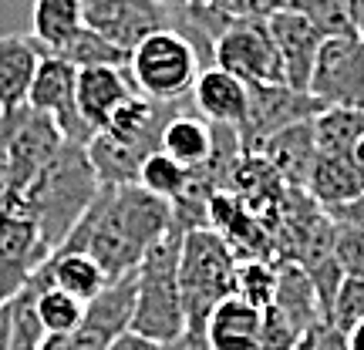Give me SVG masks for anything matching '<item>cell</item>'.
<instances>
[{
  "label": "cell",
  "instance_id": "1",
  "mask_svg": "<svg viewBox=\"0 0 364 350\" xmlns=\"http://www.w3.org/2000/svg\"><path fill=\"white\" fill-rule=\"evenodd\" d=\"M176 226L172 202L152 195L139 182L102 185L91 209L71 229L61 249H78L98 260L108 283L139 270L145 253ZM58 253V249H54Z\"/></svg>",
  "mask_w": 364,
  "mask_h": 350
},
{
  "label": "cell",
  "instance_id": "2",
  "mask_svg": "<svg viewBox=\"0 0 364 350\" xmlns=\"http://www.w3.org/2000/svg\"><path fill=\"white\" fill-rule=\"evenodd\" d=\"M98 192H102V182L91 169L88 145L65 142L27 185L21 209L38 222L44 246L48 253H54L91 209Z\"/></svg>",
  "mask_w": 364,
  "mask_h": 350
},
{
  "label": "cell",
  "instance_id": "3",
  "mask_svg": "<svg viewBox=\"0 0 364 350\" xmlns=\"http://www.w3.org/2000/svg\"><path fill=\"white\" fill-rule=\"evenodd\" d=\"M182 229L179 222L145 253L135 270V313H132V334L169 344L186 330V307L179 290V256H182Z\"/></svg>",
  "mask_w": 364,
  "mask_h": 350
},
{
  "label": "cell",
  "instance_id": "4",
  "mask_svg": "<svg viewBox=\"0 0 364 350\" xmlns=\"http://www.w3.org/2000/svg\"><path fill=\"white\" fill-rule=\"evenodd\" d=\"M236 253L216 229L199 226L182 236L179 290L186 307V330H203L213 307L236 293Z\"/></svg>",
  "mask_w": 364,
  "mask_h": 350
},
{
  "label": "cell",
  "instance_id": "5",
  "mask_svg": "<svg viewBox=\"0 0 364 350\" xmlns=\"http://www.w3.org/2000/svg\"><path fill=\"white\" fill-rule=\"evenodd\" d=\"M61 145H65V135L54 125L51 115H44L31 104L0 111V175L7 189L4 209H21L27 185Z\"/></svg>",
  "mask_w": 364,
  "mask_h": 350
},
{
  "label": "cell",
  "instance_id": "6",
  "mask_svg": "<svg viewBox=\"0 0 364 350\" xmlns=\"http://www.w3.org/2000/svg\"><path fill=\"white\" fill-rule=\"evenodd\" d=\"M199 71H203V61L196 48L176 31H159L152 38H145L132 51L129 61L135 91L166 104H179L186 94H193Z\"/></svg>",
  "mask_w": 364,
  "mask_h": 350
},
{
  "label": "cell",
  "instance_id": "7",
  "mask_svg": "<svg viewBox=\"0 0 364 350\" xmlns=\"http://www.w3.org/2000/svg\"><path fill=\"white\" fill-rule=\"evenodd\" d=\"M81 13L85 27L125 51H135L145 38L176 31L179 24V4L162 0H81Z\"/></svg>",
  "mask_w": 364,
  "mask_h": 350
},
{
  "label": "cell",
  "instance_id": "8",
  "mask_svg": "<svg viewBox=\"0 0 364 350\" xmlns=\"http://www.w3.org/2000/svg\"><path fill=\"white\" fill-rule=\"evenodd\" d=\"M213 65L247 84H284V67H280L270 24L260 17L226 27L223 38L213 44Z\"/></svg>",
  "mask_w": 364,
  "mask_h": 350
},
{
  "label": "cell",
  "instance_id": "9",
  "mask_svg": "<svg viewBox=\"0 0 364 350\" xmlns=\"http://www.w3.org/2000/svg\"><path fill=\"white\" fill-rule=\"evenodd\" d=\"M324 111V104L311 91H297L290 84H250L247 121L240 128L243 152H260L273 135H280L290 125L311 121Z\"/></svg>",
  "mask_w": 364,
  "mask_h": 350
},
{
  "label": "cell",
  "instance_id": "10",
  "mask_svg": "<svg viewBox=\"0 0 364 350\" xmlns=\"http://www.w3.org/2000/svg\"><path fill=\"white\" fill-rule=\"evenodd\" d=\"M307 91L324 108L364 111V44L358 34L324 38Z\"/></svg>",
  "mask_w": 364,
  "mask_h": 350
},
{
  "label": "cell",
  "instance_id": "11",
  "mask_svg": "<svg viewBox=\"0 0 364 350\" xmlns=\"http://www.w3.org/2000/svg\"><path fill=\"white\" fill-rule=\"evenodd\" d=\"M75 88H78V67L71 65V61H65V58H58V54L41 51L27 104L44 111V115H51L54 125L65 135V142L88 145L95 128L81 118L78 102H75Z\"/></svg>",
  "mask_w": 364,
  "mask_h": 350
},
{
  "label": "cell",
  "instance_id": "12",
  "mask_svg": "<svg viewBox=\"0 0 364 350\" xmlns=\"http://www.w3.org/2000/svg\"><path fill=\"white\" fill-rule=\"evenodd\" d=\"M48 256L38 222L21 209H0V303H11Z\"/></svg>",
  "mask_w": 364,
  "mask_h": 350
},
{
  "label": "cell",
  "instance_id": "13",
  "mask_svg": "<svg viewBox=\"0 0 364 350\" xmlns=\"http://www.w3.org/2000/svg\"><path fill=\"white\" fill-rule=\"evenodd\" d=\"M273 34V44H277V54H280V67H284V84L297 91L311 88V75L314 65H317V51L324 44V34L304 21L300 13H294L290 7L277 11L273 17H267Z\"/></svg>",
  "mask_w": 364,
  "mask_h": 350
},
{
  "label": "cell",
  "instance_id": "14",
  "mask_svg": "<svg viewBox=\"0 0 364 350\" xmlns=\"http://www.w3.org/2000/svg\"><path fill=\"white\" fill-rule=\"evenodd\" d=\"M193 102H196V111L206 121L226 125V128H233L240 135L243 121H247V108H250V84L216 65L203 67L199 78H196Z\"/></svg>",
  "mask_w": 364,
  "mask_h": 350
},
{
  "label": "cell",
  "instance_id": "15",
  "mask_svg": "<svg viewBox=\"0 0 364 350\" xmlns=\"http://www.w3.org/2000/svg\"><path fill=\"white\" fill-rule=\"evenodd\" d=\"M132 94H135V84H132L129 67H78L75 102H78L81 118L95 131H102L118 104H125Z\"/></svg>",
  "mask_w": 364,
  "mask_h": 350
},
{
  "label": "cell",
  "instance_id": "16",
  "mask_svg": "<svg viewBox=\"0 0 364 350\" xmlns=\"http://www.w3.org/2000/svg\"><path fill=\"white\" fill-rule=\"evenodd\" d=\"M203 334L213 350H263V310L233 293L213 307Z\"/></svg>",
  "mask_w": 364,
  "mask_h": 350
},
{
  "label": "cell",
  "instance_id": "17",
  "mask_svg": "<svg viewBox=\"0 0 364 350\" xmlns=\"http://www.w3.org/2000/svg\"><path fill=\"white\" fill-rule=\"evenodd\" d=\"M260 155L273 165V172L280 175L287 189H304L311 182L314 162H317V135H314V118L290 125L280 135H273L270 142L260 148Z\"/></svg>",
  "mask_w": 364,
  "mask_h": 350
},
{
  "label": "cell",
  "instance_id": "18",
  "mask_svg": "<svg viewBox=\"0 0 364 350\" xmlns=\"http://www.w3.org/2000/svg\"><path fill=\"white\" fill-rule=\"evenodd\" d=\"M38 61L41 48L34 38H27V34L0 38V111H14V108L27 104Z\"/></svg>",
  "mask_w": 364,
  "mask_h": 350
},
{
  "label": "cell",
  "instance_id": "19",
  "mask_svg": "<svg viewBox=\"0 0 364 350\" xmlns=\"http://www.w3.org/2000/svg\"><path fill=\"white\" fill-rule=\"evenodd\" d=\"M132 313H135V273L112 280L98 297L85 307V320L81 330L95 334L105 344H115L122 334H129L132 327Z\"/></svg>",
  "mask_w": 364,
  "mask_h": 350
},
{
  "label": "cell",
  "instance_id": "20",
  "mask_svg": "<svg viewBox=\"0 0 364 350\" xmlns=\"http://www.w3.org/2000/svg\"><path fill=\"white\" fill-rule=\"evenodd\" d=\"M307 195L321 209H327V212L348 206L358 195H364V175L358 169L354 155H327V152H317L311 182H307Z\"/></svg>",
  "mask_w": 364,
  "mask_h": 350
},
{
  "label": "cell",
  "instance_id": "21",
  "mask_svg": "<svg viewBox=\"0 0 364 350\" xmlns=\"http://www.w3.org/2000/svg\"><path fill=\"white\" fill-rule=\"evenodd\" d=\"M38 273L48 286L65 290L68 297L81 300L85 307L108 286V276L98 266V260L88 256V253H78V249H58V253H51Z\"/></svg>",
  "mask_w": 364,
  "mask_h": 350
},
{
  "label": "cell",
  "instance_id": "22",
  "mask_svg": "<svg viewBox=\"0 0 364 350\" xmlns=\"http://www.w3.org/2000/svg\"><path fill=\"white\" fill-rule=\"evenodd\" d=\"M159 148L172 155L176 162H182L186 169H203L209 158H213V148H216V125L206 121L203 115H176L169 118V125L162 128V142Z\"/></svg>",
  "mask_w": 364,
  "mask_h": 350
},
{
  "label": "cell",
  "instance_id": "23",
  "mask_svg": "<svg viewBox=\"0 0 364 350\" xmlns=\"http://www.w3.org/2000/svg\"><path fill=\"white\" fill-rule=\"evenodd\" d=\"M152 155L139 145H129L108 135V131H95L88 142V158L91 169L98 175L102 185H132L139 182V172H142V162Z\"/></svg>",
  "mask_w": 364,
  "mask_h": 350
},
{
  "label": "cell",
  "instance_id": "24",
  "mask_svg": "<svg viewBox=\"0 0 364 350\" xmlns=\"http://www.w3.org/2000/svg\"><path fill=\"white\" fill-rule=\"evenodd\" d=\"M31 27L41 51H58L85 27V13H81V0H34V13H31Z\"/></svg>",
  "mask_w": 364,
  "mask_h": 350
},
{
  "label": "cell",
  "instance_id": "25",
  "mask_svg": "<svg viewBox=\"0 0 364 350\" xmlns=\"http://www.w3.org/2000/svg\"><path fill=\"white\" fill-rule=\"evenodd\" d=\"M317 152L327 155H354L358 142L364 138V111L358 108H324L314 118Z\"/></svg>",
  "mask_w": 364,
  "mask_h": 350
},
{
  "label": "cell",
  "instance_id": "26",
  "mask_svg": "<svg viewBox=\"0 0 364 350\" xmlns=\"http://www.w3.org/2000/svg\"><path fill=\"white\" fill-rule=\"evenodd\" d=\"M27 283H34V290H38V313L48 337H65V334L78 330L81 320H85V303L81 300L68 297L65 290H58V286H48L41 280V273H34Z\"/></svg>",
  "mask_w": 364,
  "mask_h": 350
},
{
  "label": "cell",
  "instance_id": "27",
  "mask_svg": "<svg viewBox=\"0 0 364 350\" xmlns=\"http://www.w3.org/2000/svg\"><path fill=\"white\" fill-rule=\"evenodd\" d=\"M48 54H58V58L71 61L75 67H129V61H132V51L112 44V40L102 38V34H95L91 27H81L65 48L48 51Z\"/></svg>",
  "mask_w": 364,
  "mask_h": 350
},
{
  "label": "cell",
  "instance_id": "28",
  "mask_svg": "<svg viewBox=\"0 0 364 350\" xmlns=\"http://www.w3.org/2000/svg\"><path fill=\"white\" fill-rule=\"evenodd\" d=\"M189 182H193V169H186L182 162H176L172 155H166L162 148L145 158L142 172H139V185L149 189L152 195H159V199L172 202V206L189 192Z\"/></svg>",
  "mask_w": 364,
  "mask_h": 350
},
{
  "label": "cell",
  "instance_id": "29",
  "mask_svg": "<svg viewBox=\"0 0 364 350\" xmlns=\"http://www.w3.org/2000/svg\"><path fill=\"white\" fill-rule=\"evenodd\" d=\"M48 340V330L38 313V290L27 283L11 300V350H41Z\"/></svg>",
  "mask_w": 364,
  "mask_h": 350
},
{
  "label": "cell",
  "instance_id": "30",
  "mask_svg": "<svg viewBox=\"0 0 364 350\" xmlns=\"http://www.w3.org/2000/svg\"><path fill=\"white\" fill-rule=\"evenodd\" d=\"M277 280H280V263L277 260H240L236 263V297H243L247 303L267 310L277 293Z\"/></svg>",
  "mask_w": 364,
  "mask_h": 350
},
{
  "label": "cell",
  "instance_id": "31",
  "mask_svg": "<svg viewBox=\"0 0 364 350\" xmlns=\"http://www.w3.org/2000/svg\"><path fill=\"white\" fill-rule=\"evenodd\" d=\"M287 7H290L294 13H300L304 21H311L324 38H344V34H354L351 0H290Z\"/></svg>",
  "mask_w": 364,
  "mask_h": 350
},
{
  "label": "cell",
  "instance_id": "32",
  "mask_svg": "<svg viewBox=\"0 0 364 350\" xmlns=\"http://www.w3.org/2000/svg\"><path fill=\"white\" fill-rule=\"evenodd\" d=\"M364 320V280L358 276H344L334 293V303L327 310V324H334L338 330L351 334L354 327Z\"/></svg>",
  "mask_w": 364,
  "mask_h": 350
},
{
  "label": "cell",
  "instance_id": "33",
  "mask_svg": "<svg viewBox=\"0 0 364 350\" xmlns=\"http://www.w3.org/2000/svg\"><path fill=\"white\" fill-rule=\"evenodd\" d=\"M334 256H338L344 276L364 280V233L361 229H354L351 222L334 219Z\"/></svg>",
  "mask_w": 364,
  "mask_h": 350
},
{
  "label": "cell",
  "instance_id": "34",
  "mask_svg": "<svg viewBox=\"0 0 364 350\" xmlns=\"http://www.w3.org/2000/svg\"><path fill=\"white\" fill-rule=\"evenodd\" d=\"M220 11H226L233 21H250V17H273L277 11H284L290 0H213Z\"/></svg>",
  "mask_w": 364,
  "mask_h": 350
},
{
  "label": "cell",
  "instance_id": "35",
  "mask_svg": "<svg viewBox=\"0 0 364 350\" xmlns=\"http://www.w3.org/2000/svg\"><path fill=\"white\" fill-rule=\"evenodd\" d=\"M108 347L112 344H105V340H98L95 334L78 327L75 334H65V337H48L41 350H108Z\"/></svg>",
  "mask_w": 364,
  "mask_h": 350
},
{
  "label": "cell",
  "instance_id": "36",
  "mask_svg": "<svg viewBox=\"0 0 364 350\" xmlns=\"http://www.w3.org/2000/svg\"><path fill=\"white\" fill-rule=\"evenodd\" d=\"M311 350H351V344H348V334H344V330H338L334 324L321 320V324L311 330Z\"/></svg>",
  "mask_w": 364,
  "mask_h": 350
},
{
  "label": "cell",
  "instance_id": "37",
  "mask_svg": "<svg viewBox=\"0 0 364 350\" xmlns=\"http://www.w3.org/2000/svg\"><path fill=\"white\" fill-rule=\"evenodd\" d=\"M159 350H213L206 344V334L203 330H182L176 340H169V344H162Z\"/></svg>",
  "mask_w": 364,
  "mask_h": 350
},
{
  "label": "cell",
  "instance_id": "38",
  "mask_svg": "<svg viewBox=\"0 0 364 350\" xmlns=\"http://www.w3.org/2000/svg\"><path fill=\"white\" fill-rule=\"evenodd\" d=\"M331 216L341 222H351L354 229H361L364 233V195H358L354 202H348V206H341V209H331Z\"/></svg>",
  "mask_w": 364,
  "mask_h": 350
},
{
  "label": "cell",
  "instance_id": "39",
  "mask_svg": "<svg viewBox=\"0 0 364 350\" xmlns=\"http://www.w3.org/2000/svg\"><path fill=\"white\" fill-rule=\"evenodd\" d=\"M108 350H159V344H152V340H145V337H139V334L129 330V334H122Z\"/></svg>",
  "mask_w": 364,
  "mask_h": 350
},
{
  "label": "cell",
  "instance_id": "40",
  "mask_svg": "<svg viewBox=\"0 0 364 350\" xmlns=\"http://www.w3.org/2000/svg\"><path fill=\"white\" fill-rule=\"evenodd\" d=\"M0 350H11V303H0Z\"/></svg>",
  "mask_w": 364,
  "mask_h": 350
},
{
  "label": "cell",
  "instance_id": "41",
  "mask_svg": "<svg viewBox=\"0 0 364 350\" xmlns=\"http://www.w3.org/2000/svg\"><path fill=\"white\" fill-rule=\"evenodd\" d=\"M351 21H354V34L364 44V0H351Z\"/></svg>",
  "mask_w": 364,
  "mask_h": 350
},
{
  "label": "cell",
  "instance_id": "42",
  "mask_svg": "<svg viewBox=\"0 0 364 350\" xmlns=\"http://www.w3.org/2000/svg\"><path fill=\"white\" fill-rule=\"evenodd\" d=\"M348 344H351V350H364V320L348 334Z\"/></svg>",
  "mask_w": 364,
  "mask_h": 350
},
{
  "label": "cell",
  "instance_id": "43",
  "mask_svg": "<svg viewBox=\"0 0 364 350\" xmlns=\"http://www.w3.org/2000/svg\"><path fill=\"white\" fill-rule=\"evenodd\" d=\"M354 162H358V169H361V175H364V138L358 142V148H354Z\"/></svg>",
  "mask_w": 364,
  "mask_h": 350
},
{
  "label": "cell",
  "instance_id": "44",
  "mask_svg": "<svg viewBox=\"0 0 364 350\" xmlns=\"http://www.w3.org/2000/svg\"><path fill=\"white\" fill-rule=\"evenodd\" d=\"M294 350H311V334H307V337L300 340V344H297V347H294Z\"/></svg>",
  "mask_w": 364,
  "mask_h": 350
},
{
  "label": "cell",
  "instance_id": "45",
  "mask_svg": "<svg viewBox=\"0 0 364 350\" xmlns=\"http://www.w3.org/2000/svg\"><path fill=\"white\" fill-rule=\"evenodd\" d=\"M162 4H186V0H162Z\"/></svg>",
  "mask_w": 364,
  "mask_h": 350
}]
</instances>
